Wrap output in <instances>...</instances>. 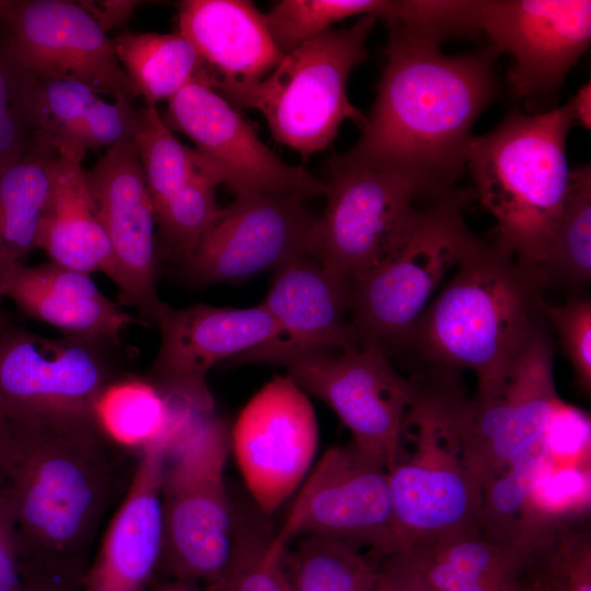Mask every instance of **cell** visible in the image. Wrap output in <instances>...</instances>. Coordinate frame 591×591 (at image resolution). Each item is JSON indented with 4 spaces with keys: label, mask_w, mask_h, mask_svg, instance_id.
I'll return each instance as SVG.
<instances>
[{
    "label": "cell",
    "mask_w": 591,
    "mask_h": 591,
    "mask_svg": "<svg viewBox=\"0 0 591 591\" xmlns=\"http://www.w3.org/2000/svg\"><path fill=\"white\" fill-rule=\"evenodd\" d=\"M497 55L489 47L449 56L389 35L370 116L341 159L408 175L433 196L452 192L466 170L472 127L499 92Z\"/></svg>",
    "instance_id": "obj_1"
},
{
    "label": "cell",
    "mask_w": 591,
    "mask_h": 591,
    "mask_svg": "<svg viewBox=\"0 0 591 591\" xmlns=\"http://www.w3.org/2000/svg\"><path fill=\"white\" fill-rule=\"evenodd\" d=\"M8 491L23 568L84 578L85 558L134 466L94 418L12 420Z\"/></svg>",
    "instance_id": "obj_2"
},
{
    "label": "cell",
    "mask_w": 591,
    "mask_h": 591,
    "mask_svg": "<svg viewBox=\"0 0 591 591\" xmlns=\"http://www.w3.org/2000/svg\"><path fill=\"white\" fill-rule=\"evenodd\" d=\"M547 286L543 273L478 239L430 301L401 351L414 355L426 371H473L476 395H494L544 325Z\"/></svg>",
    "instance_id": "obj_3"
},
{
    "label": "cell",
    "mask_w": 591,
    "mask_h": 591,
    "mask_svg": "<svg viewBox=\"0 0 591 591\" xmlns=\"http://www.w3.org/2000/svg\"><path fill=\"white\" fill-rule=\"evenodd\" d=\"M572 125L568 102L532 115L513 112L490 132L472 136L467 148L476 196L496 222L494 244L543 274L570 184Z\"/></svg>",
    "instance_id": "obj_4"
},
{
    "label": "cell",
    "mask_w": 591,
    "mask_h": 591,
    "mask_svg": "<svg viewBox=\"0 0 591 591\" xmlns=\"http://www.w3.org/2000/svg\"><path fill=\"white\" fill-rule=\"evenodd\" d=\"M230 431L215 412L193 410L169 442L162 479L161 568L171 578L204 586L232 557L239 513L224 478Z\"/></svg>",
    "instance_id": "obj_5"
},
{
    "label": "cell",
    "mask_w": 591,
    "mask_h": 591,
    "mask_svg": "<svg viewBox=\"0 0 591 591\" xmlns=\"http://www.w3.org/2000/svg\"><path fill=\"white\" fill-rule=\"evenodd\" d=\"M376 20L363 15L349 27L326 30L283 55L256 82H217L212 89L230 103L262 113L274 139L302 157L325 150L345 120L360 128L367 121L349 102L347 82L368 57L366 44Z\"/></svg>",
    "instance_id": "obj_6"
},
{
    "label": "cell",
    "mask_w": 591,
    "mask_h": 591,
    "mask_svg": "<svg viewBox=\"0 0 591 591\" xmlns=\"http://www.w3.org/2000/svg\"><path fill=\"white\" fill-rule=\"evenodd\" d=\"M456 190L427 205L404 242L349 285V317L360 346L399 352L449 273L477 242Z\"/></svg>",
    "instance_id": "obj_7"
},
{
    "label": "cell",
    "mask_w": 591,
    "mask_h": 591,
    "mask_svg": "<svg viewBox=\"0 0 591 591\" xmlns=\"http://www.w3.org/2000/svg\"><path fill=\"white\" fill-rule=\"evenodd\" d=\"M445 425L470 471L483 486L522 452L545 440L563 401L554 381V346L540 327L490 396H466L459 376L433 382Z\"/></svg>",
    "instance_id": "obj_8"
},
{
    "label": "cell",
    "mask_w": 591,
    "mask_h": 591,
    "mask_svg": "<svg viewBox=\"0 0 591 591\" xmlns=\"http://www.w3.org/2000/svg\"><path fill=\"white\" fill-rule=\"evenodd\" d=\"M231 363H269L308 394L326 403L349 429L352 443L389 471L398 454L415 384L403 376L381 350L359 346L347 350L256 347Z\"/></svg>",
    "instance_id": "obj_9"
},
{
    "label": "cell",
    "mask_w": 591,
    "mask_h": 591,
    "mask_svg": "<svg viewBox=\"0 0 591 591\" xmlns=\"http://www.w3.org/2000/svg\"><path fill=\"white\" fill-rule=\"evenodd\" d=\"M414 382V381H413ZM402 443L389 468L398 553L477 532L482 486L428 394L415 382Z\"/></svg>",
    "instance_id": "obj_10"
},
{
    "label": "cell",
    "mask_w": 591,
    "mask_h": 591,
    "mask_svg": "<svg viewBox=\"0 0 591 591\" xmlns=\"http://www.w3.org/2000/svg\"><path fill=\"white\" fill-rule=\"evenodd\" d=\"M328 166L326 207L313 224L309 256L350 285L404 242L430 204L420 200L439 197L408 175L340 155Z\"/></svg>",
    "instance_id": "obj_11"
},
{
    "label": "cell",
    "mask_w": 591,
    "mask_h": 591,
    "mask_svg": "<svg viewBox=\"0 0 591 591\" xmlns=\"http://www.w3.org/2000/svg\"><path fill=\"white\" fill-rule=\"evenodd\" d=\"M120 349L99 337H44L4 320L0 409L19 421L94 418L101 393L127 373Z\"/></svg>",
    "instance_id": "obj_12"
},
{
    "label": "cell",
    "mask_w": 591,
    "mask_h": 591,
    "mask_svg": "<svg viewBox=\"0 0 591 591\" xmlns=\"http://www.w3.org/2000/svg\"><path fill=\"white\" fill-rule=\"evenodd\" d=\"M320 536L386 557L398 553L389 471L352 442L328 449L309 475L274 542Z\"/></svg>",
    "instance_id": "obj_13"
},
{
    "label": "cell",
    "mask_w": 591,
    "mask_h": 591,
    "mask_svg": "<svg viewBox=\"0 0 591 591\" xmlns=\"http://www.w3.org/2000/svg\"><path fill=\"white\" fill-rule=\"evenodd\" d=\"M0 28L10 54L36 77L78 81L131 104L138 96L112 39L80 2L7 0Z\"/></svg>",
    "instance_id": "obj_14"
},
{
    "label": "cell",
    "mask_w": 591,
    "mask_h": 591,
    "mask_svg": "<svg viewBox=\"0 0 591 591\" xmlns=\"http://www.w3.org/2000/svg\"><path fill=\"white\" fill-rule=\"evenodd\" d=\"M476 23L512 57L508 84L529 105L556 94L591 40L589 0H477Z\"/></svg>",
    "instance_id": "obj_15"
},
{
    "label": "cell",
    "mask_w": 591,
    "mask_h": 591,
    "mask_svg": "<svg viewBox=\"0 0 591 591\" xmlns=\"http://www.w3.org/2000/svg\"><path fill=\"white\" fill-rule=\"evenodd\" d=\"M315 412L288 375H275L243 407L230 444L252 497L273 515L304 479L317 448Z\"/></svg>",
    "instance_id": "obj_16"
},
{
    "label": "cell",
    "mask_w": 591,
    "mask_h": 591,
    "mask_svg": "<svg viewBox=\"0 0 591 591\" xmlns=\"http://www.w3.org/2000/svg\"><path fill=\"white\" fill-rule=\"evenodd\" d=\"M304 198L290 194L236 196L184 263L197 286L236 282L309 256L315 222Z\"/></svg>",
    "instance_id": "obj_17"
},
{
    "label": "cell",
    "mask_w": 591,
    "mask_h": 591,
    "mask_svg": "<svg viewBox=\"0 0 591 591\" xmlns=\"http://www.w3.org/2000/svg\"><path fill=\"white\" fill-rule=\"evenodd\" d=\"M163 119L196 144L236 196L290 194L306 198L325 193L324 181L281 160L231 103L200 79L190 80L167 101Z\"/></svg>",
    "instance_id": "obj_18"
},
{
    "label": "cell",
    "mask_w": 591,
    "mask_h": 591,
    "mask_svg": "<svg viewBox=\"0 0 591 591\" xmlns=\"http://www.w3.org/2000/svg\"><path fill=\"white\" fill-rule=\"evenodd\" d=\"M154 325L161 341L147 379L165 395L205 412L215 407L207 385L210 369L281 335L262 303L250 308L196 304L183 309L165 303Z\"/></svg>",
    "instance_id": "obj_19"
},
{
    "label": "cell",
    "mask_w": 591,
    "mask_h": 591,
    "mask_svg": "<svg viewBox=\"0 0 591 591\" xmlns=\"http://www.w3.org/2000/svg\"><path fill=\"white\" fill-rule=\"evenodd\" d=\"M85 179L111 243L119 305L154 324L164 306L157 291L160 247L153 202L131 138L107 149Z\"/></svg>",
    "instance_id": "obj_20"
},
{
    "label": "cell",
    "mask_w": 591,
    "mask_h": 591,
    "mask_svg": "<svg viewBox=\"0 0 591 591\" xmlns=\"http://www.w3.org/2000/svg\"><path fill=\"white\" fill-rule=\"evenodd\" d=\"M169 439L142 451L126 497L113 518L83 591H148L161 568L162 479Z\"/></svg>",
    "instance_id": "obj_21"
},
{
    "label": "cell",
    "mask_w": 591,
    "mask_h": 591,
    "mask_svg": "<svg viewBox=\"0 0 591 591\" xmlns=\"http://www.w3.org/2000/svg\"><path fill=\"white\" fill-rule=\"evenodd\" d=\"M260 303L281 335L258 347L347 350L360 346L349 317V285L311 256L277 269Z\"/></svg>",
    "instance_id": "obj_22"
},
{
    "label": "cell",
    "mask_w": 591,
    "mask_h": 591,
    "mask_svg": "<svg viewBox=\"0 0 591 591\" xmlns=\"http://www.w3.org/2000/svg\"><path fill=\"white\" fill-rule=\"evenodd\" d=\"M0 298L10 299L27 316L65 335L121 343V333L137 322L102 293L90 274L53 262L1 268Z\"/></svg>",
    "instance_id": "obj_23"
},
{
    "label": "cell",
    "mask_w": 591,
    "mask_h": 591,
    "mask_svg": "<svg viewBox=\"0 0 591 591\" xmlns=\"http://www.w3.org/2000/svg\"><path fill=\"white\" fill-rule=\"evenodd\" d=\"M177 23L178 32L195 46L211 88L217 82H256L283 56L251 1H181Z\"/></svg>",
    "instance_id": "obj_24"
},
{
    "label": "cell",
    "mask_w": 591,
    "mask_h": 591,
    "mask_svg": "<svg viewBox=\"0 0 591 591\" xmlns=\"http://www.w3.org/2000/svg\"><path fill=\"white\" fill-rule=\"evenodd\" d=\"M102 95L78 81L34 76V138L50 143L58 153L81 155L131 138L138 109L128 102H108Z\"/></svg>",
    "instance_id": "obj_25"
},
{
    "label": "cell",
    "mask_w": 591,
    "mask_h": 591,
    "mask_svg": "<svg viewBox=\"0 0 591 591\" xmlns=\"http://www.w3.org/2000/svg\"><path fill=\"white\" fill-rule=\"evenodd\" d=\"M83 158L59 152L37 248L55 264L85 274L101 271L115 282L111 243L85 179Z\"/></svg>",
    "instance_id": "obj_26"
},
{
    "label": "cell",
    "mask_w": 591,
    "mask_h": 591,
    "mask_svg": "<svg viewBox=\"0 0 591 591\" xmlns=\"http://www.w3.org/2000/svg\"><path fill=\"white\" fill-rule=\"evenodd\" d=\"M524 552V535L502 543L477 531L386 556L380 566L403 591H445L518 573Z\"/></svg>",
    "instance_id": "obj_27"
},
{
    "label": "cell",
    "mask_w": 591,
    "mask_h": 591,
    "mask_svg": "<svg viewBox=\"0 0 591 591\" xmlns=\"http://www.w3.org/2000/svg\"><path fill=\"white\" fill-rule=\"evenodd\" d=\"M58 150L34 138L25 149L0 159V269L24 263L37 248Z\"/></svg>",
    "instance_id": "obj_28"
},
{
    "label": "cell",
    "mask_w": 591,
    "mask_h": 591,
    "mask_svg": "<svg viewBox=\"0 0 591 591\" xmlns=\"http://www.w3.org/2000/svg\"><path fill=\"white\" fill-rule=\"evenodd\" d=\"M112 42L124 71L146 106L155 107L160 101H169L190 80L204 76L195 46L179 32H124Z\"/></svg>",
    "instance_id": "obj_29"
},
{
    "label": "cell",
    "mask_w": 591,
    "mask_h": 591,
    "mask_svg": "<svg viewBox=\"0 0 591 591\" xmlns=\"http://www.w3.org/2000/svg\"><path fill=\"white\" fill-rule=\"evenodd\" d=\"M587 514L547 522L526 537L522 573L535 591H591Z\"/></svg>",
    "instance_id": "obj_30"
},
{
    "label": "cell",
    "mask_w": 591,
    "mask_h": 591,
    "mask_svg": "<svg viewBox=\"0 0 591 591\" xmlns=\"http://www.w3.org/2000/svg\"><path fill=\"white\" fill-rule=\"evenodd\" d=\"M93 414L109 440L125 450L140 452L169 438L173 405L147 378L125 373L104 389Z\"/></svg>",
    "instance_id": "obj_31"
},
{
    "label": "cell",
    "mask_w": 591,
    "mask_h": 591,
    "mask_svg": "<svg viewBox=\"0 0 591 591\" xmlns=\"http://www.w3.org/2000/svg\"><path fill=\"white\" fill-rule=\"evenodd\" d=\"M383 557L320 536L299 538L286 560L294 591H372Z\"/></svg>",
    "instance_id": "obj_32"
},
{
    "label": "cell",
    "mask_w": 591,
    "mask_h": 591,
    "mask_svg": "<svg viewBox=\"0 0 591 591\" xmlns=\"http://www.w3.org/2000/svg\"><path fill=\"white\" fill-rule=\"evenodd\" d=\"M551 465L546 440H542L488 480L482 488L478 531L502 543L521 538L533 491Z\"/></svg>",
    "instance_id": "obj_33"
},
{
    "label": "cell",
    "mask_w": 591,
    "mask_h": 591,
    "mask_svg": "<svg viewBox=\"0 0 591 591\" xmlns=\"http://www.w3.org/2000/svg\"><path fill=\"white\" fill-rule=\"evenodd\" d=\"M237 507V506H236ZM236 544L225 569L201 586L202 591H294L287 549L275 544V533L259 509L237 507Z\"/></svg>",
    "instance_id": "obj_34"
},
{
    "label": "cell",
    "mask_w": 591,
    "mask_h": 591,
    "mask_svg": "<svg viewBox=\"0 0 591 591\" xmlns=\"http://www.w3.org/2000/svg\"><path fill=\"white\" fill-rule=\"evenodd\" d=\"M131 139L153 207L195 175L208 170L219 171L204 154L183 144L174 136L157 107L144 106L138 109Z\"/></svg>",
    "instance_id": "obj_35"
},
{
    "label": "cell",
    "mask_w": 591,
    "mask_h": 591,
    "mask_svg": "<svg viewBox=\"0 0 591 591\" xmlns=\"http://www.w3.org/2000/svg\"><path fill=\"white\" fill-rule=\"evenodd\" d=\"M543 270L549 286L553 282H560L580 290L590 283V164L571 170L569 189Z\"/></svg>",
    "instance_id": "obj_36"
},
{
    "label": "cell",
    "mask_w": 591,
    "mask_h": 591,
    "mask_svg": "<svg viewBox=\"0 0 591 591\" xmlns=\"http://www.w3.org/2000/svg\"><path fill=\"white\" fill-rule=\"evenodd\" d=\"M390 4L389 0H283L263 16L276 47L286 55L340 20L355 15L382 19Z\"/></svg>",
    "instance_id": "obj_37"
},
{
    "label": "cell",
    "mask_w": 591,
    "mask_h": 591,
    "mask_svg": "<svg viewBox=\"0 0 591 591\" xmlns=\"http://www.w3.org/2000/svg\"><path fill=\"white\" fill-rule=\"evenodd\" d=\"M476 5V0H392L382 20L389 35L440 47L479 33Z\"/></svg>",
    "instance_id": "obj_38"
},
{
    "label": "cell",
    "mask_w": 591,
    "mask_h": 591,
    "mask_svg": "<svg viewBox=\"0 0 591 591\" xmlns=\"http://www.w3.org/2000/svg\"><path fill=\"white\" fill-rule=\"evenodd\" d=\"M33 81L34 76L13 58L0 34V159L34 140Z\"/></svg>",
    "instance_id": "obj_39"
},
{
    "label": "cell",
    "mask_w": 591,
    "mask_h": 591,
    "mask_svg": "<svg viewBox=\"0 0 591 591\" xmlns=\"http://www.w3.org/2000/svg\"><path fill=\"white\" fill-rule=\"evenodd\" d=\"M545 318L554 327L559 345L571 364L577 385L591 392V299L575 294L560 305H543Z\"/></svg>",
    "instance_id": "obj_40"
},
{
    "label": "cell",
    "mask_w": 591,
    "mask_h": 591,
    "mask_svg": "<svg viewBox=\"0 0 591 591\" xmlns=\"http://www.w3.org/2000/svg\"><path fill=\"white\" fill-rule=\"evenodd\" d=\"M21 549L8 489L0 495V591H23Z\"/></svg>",
    "instance_id": "obj_41"
},
{
    "label": "cell",
    "mask_w": 591,
    "mask_h": 591,
    "mask_svg": "<svg viewBox=\"0 0 591 591\" xmlns=\"http://www.w3.org/2000/svg\"><path fill=\"white\" fill-rule=\"evenodd\" d=\"M23 591H83V578L23 568Z\"/></svg>",
    "instance_id": "obj_42"
},
{
    "label": "cell",
    "mask_w": 591,
    "mask_h": 591,
    "mask_svg": "<svg viewBox=\"0 0 591 591\" xmlns=\"http://www.w3.org/2000/svg\"><path fill=\"white\" fill-rule=\"evenodd\" d=\"M80 4L92 15L101 28L107 30L126 21L138 2L136 1H82Z\"/></svg>",
    "instance_id": "obj_43"
},
{
    "label": "cell",
    "mask_w": 591,
    "mask_h": 591,
    "mask_svg": "<svg viewBox=\"0 0 591 591\" xmlns=\"http://www.w3.org/2000/svg\"><path fill=\"white\" fill-rule=\"evenodd\" d=\"M14 448V430L10 418L0 409V495L8 489Z\"/></svg>",
    "instance_id": "obj_44"
},
{
    "label": "cell",
    "mask_w": 591,
    "mask_h": 591,
    "mask_svg": "<svg viewBox=\"0 0 591 591\" xmlns=\"http://www.w3.org/2000/svg\"><path fill=\"white\" fill-rule=\"evenodd\" d=\"M522 583L520 570L518 573L511 576L486 579L459 586L445 591H521Z\"/></svg>",
    "instance_id": "obj_45"
},
{
    "label": "cell",
    "mask_w": 591,
    "mask_h": 591,
    "mask_svg": "<svg viewBox=\"0 0 591 591\" xmlns=\"http://www.w3.org/2000/svg\"><path fill=\"white\" fill-rule=\"evenodd\" d=\"M573 125H579L584 129L591 128V83L586 82L579 88L576 94L568 101Z\"/></svg>",
    "instance_id": "obj_46"
},
{
    "label": "cell",
    "mask_w": 591,
    "mask_h": 591,
    "mask_svg": "<svg viewBox=\"0 0 591 591\" xmlns=\"http://www.w3.org/2000/svg\"><path fill=\"white\" fill-rule=\"evenodd\" d=\"M148 591H202V590H201L200 584L196 582L171 578V580H166L162 583L151 587Z\"/></svg>",
    "instance_id": "obj_47"
},
{
    "label": "cell",
    "mask_w": 591,
    "mask_h": 591,
    "mask_svg": "<svg viewBox=\"0 0 591 591\" xmlns=\"http://www.w3.org/2000/svg\"><path fill=\"white\" fill-rule=\"evenodd\" d=\"M372 591H402L401 588L379 567L378 578Z\"/></svg>",
    "instance_id": "obj_48"
},
{
    "label": "cell",
    "mask_w": 591,
    "mask_h": 591,
    "mask_svg": "<svg viewBox=\"0 0 591 591\" xmlns=\"http://www.w3.org/2000/svg\"><path fill=\"white\" fill-rule=\"evenodd\" d=\"M521 591H535L533 588H531V586L523 581V586H522V590Z\"/></svg>",
    "instance_id": "obj_49"
},
{
    "label": "cell",
    "mask_w": 591,
    "mask_h": 591,
    "mask_svg": "<svg viewBox=\"0 0 591 591\" xmlns=\"http://www.w3.org/2000/svg\"><path fill=\"white\" fill-rule=\"evenodd\" d=\"M5 3H7V0H0V10L4 7Z\"/></svg>",
    "instance_id": "obj_50"
},
{
    "label": "cell",
    "mask_w": 591,
    "mask_h": 591,
    "mask_svg": "<svg viewBox=\"0 0 591 591\" xmlns=\"http://www.w3.org/2000/svg\"><path fill=\"white\" fill-rule=\"evenodd\" d=\"M4 320H5V318L2 317V316L0 315V331H1V327H2V325H3Z\"/></svg>",
    "instance_id": "obj_51"
}]
</instances>
